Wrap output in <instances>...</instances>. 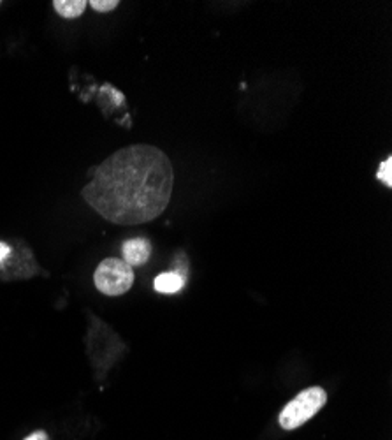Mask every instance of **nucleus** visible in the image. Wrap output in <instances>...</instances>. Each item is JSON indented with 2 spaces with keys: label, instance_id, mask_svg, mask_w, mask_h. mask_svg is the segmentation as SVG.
I'll list each match as a JSON object with an SVG mask.
<instances>
[{
  "label": "nucleus",
  "instance_id": "nucleus-11",
  "mask_svg": "<svg viewBox=\"0 0 392 440\" xmlns=\"http://www.w3.org/2000/svg\"><path fill=\"white\" fill-rule=\"evenodd\" d=\"M25 440H48V435H46V432H35Z\"/></svg>",
  "mask_w": 392,
  "mask_h": 440
},
{
  "label": "nucleus",
  "instance_id": "nucleus-6",
  "mask_svg": "<svg viewBox=\"0 0 392 440\" xmlns=\"http://www.w3.org/2000/svg\"><path fill=\"white\" fill-rule=\"evenodd\" d=\"M183 283L185 279L178 272H166L155 279V289L162 294H175L183 288Z\"/></svg>",
  "mask_w": 392,
  "mask_h": 440
},
{
  "label": "nucleus",
  "instance_id": "nucleus-4",
  "mask_svg": "<svg viewBox=\"0 0 392 440\" xmlns=\"http://www.w3.org/2000/svg\"><path fill=\"white\" fill-rule=\"evenodd\" d=\"M93 282L96 288L106 296L125 294L132 288L134 270L123 259L107 257L97 266Z\"/></svg>",
  "mask_w": 392,
  "mask_h": 440
},
{
  "label": "nucleus",
  "instance_id": "nucleus-10",
  "mask_svg": "<svg viewBox=\"0 0 392 440\" xmlns=\"http://www.w3.org/2000/svg\"><path fill=\"white\" fill-rule=\"evenodd\" d=\"M9 254H11V245H8V243H4V241H0V266L6 263Z\"/></svg>",
  "mask_w": 392,
  "mask_h": 440
},
{
  "label": "nucleus",
  "instance_id": "nucleus-7",
  "mask_svg": "<svg viewBox=\"0 0 392 440\" xmlns=\"http://www.w3.org/2000/svg\"><path fill=\"white\" fill-rule=\"evenodd\" d=\"M87 0H55L53 8L62 18L74 19L80 18L87 9Z\"/></svg>",
  "mask_w": 392,
  "mask_h": 440
},
{
  "label": "nucleus",
  "instance_id": "nucleus-1",
  "mask_svg": "<svg viewBox=\"0 0 392 440\" xmlns=\"http://www.w3.org/2000/svg\"><path fill=\"white\" fill-rule=\"evenodd\" d=\"M172 182L171 161L162 150L130 145L97 166L81 194L109 222L139 226L164 213L171 201Z\"/></svg>",
  "mask_w": 392,
  "mask_h": 440
},
{
  "label": "nucleus",
  "instance_id": "nucleus-2",
  "mask_svg": "<svg viewBox=\"0 0 392 440\" xmlns=\"http://www.w3.org/2000/svg\"><path fill=\"white\" fill-rule=\"evenodd\" d=\"M123 351H125V345L118 335L114 333L109 326L91 315L90 331H88V356L96 370L106 373Z\"/></svg>",
  "mask_w": 392,
  "mask_h": 440
},
{
  "label": "nucleus",
  "instance_id": "nucleus-5",
  "mask_svg": "<svg viewBox=\"0 0 392 440\" xmlns=\"http://www.w3.org/2000/svg\"><path fill=\"white\" fill-rule=\"evenodd\" d=\"M123 261L129 266H143L152 256V243L146 238H132L123 243Z\"/></svg>",
  "mask_w": 392,
  "mask_h": 440
},
{
  "label": "nucleus",
  "instance_id": "nucleus-3",
  "mask_svg": "<svg viewBox=\"0 0 392 440\" xmlns=\"http://www.w3.org/2000/svg\"><path fill=\"white\" fill-rule=\"evenodd\" d=\"M328 403V393L319 386H313L290 400L280 412V426L283 430H297L308 423L322 407Z\"/></svg>",
  "mask_w": 392,
  "mask_h": 440
},
{
  "label": "nucleus",
  "instance_id": "nucleus-9",
  "mask_svg": "<svg viewBox=\"0 0 392 440\" xmlns=\"http://www.w3.org/2000/svg\"><path fill=\"white\" fill-rule=\"evenodd\" d=\"M88 6H91V8L99 12H107V11H114V9H116L118 0H91Z\"/></svg>",
  "mask_w": 392,
  "mask_h": 440
},
{
  "label": "nucleus",
  "instance_id": "nucleus-8",
  "mask_svg": "<svg viewBox=\"0 0 392 440\" xmlns=\"http://www.w3.org/2000/svg\"><path fill=\"white\" fill-rule=\"evenodd\" d=\"M377 176H378V180L384 182L387 187H392V157H387L384 162H382Z\"/></svg>",
  "mask_w": 392,
  "mask_h": 440
}]
</instances>
